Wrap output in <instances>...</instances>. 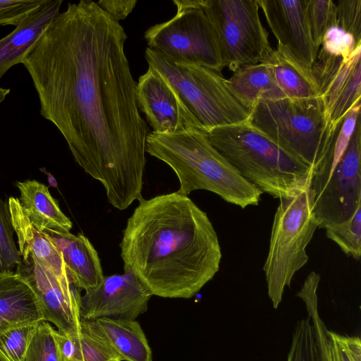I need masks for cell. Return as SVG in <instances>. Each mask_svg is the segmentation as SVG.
Here are the masks:
<instances>
[{"label": "cell", "instance_id": "34", "mask_svg": "<svg viewBox=\"0 0 361 361\" xmlns=\"http://www.w3.org/2000/svg\"><path fill=\"white\" fill-rule=\"evenodd\" d=\"M338 26L361 43V0L335 1Z\"/></svg>", "mask_w": 361, "mask_h": 361}, {"label": "cell", "instance_id": "16", "mask_svg": "<svg viewBox=\"0 0 361 361\" xmlns=\"http://www.w3.org/2000/svg\"><path fill=\"white\" fill-rule=\"evenodd\" d=\"M42 321L39 302L25 278L16 271H0V336Z\"/></svg>", "mask_w": 361, "mask_h": 361}, {"label": "cell", "instance_id": "18", "mask_svg": "<svg viewBox=\"0 0 361 361\" xmlns=\"http://www.w3.org/2000/svg\"><path fill=\"white\" fill-rule=\"evenodd\" d=\"M62 0H45L26 14L16 28L0 39V79L13 66L22 63L30 47L60 13Z\"/></svg>", "mask_w": 361, "mask_h": 361}, {"label": "cell", "instance_id": "27", "mask_svg": "<svg viewBox=\"0 0 361 361\" xmlns=\"http://www.w3.org/2000/svg\"><path fill=\"white\" fill-rule=\"evenodd\" d=\"M76 340L84 361H122L101 336L92 321L80 319Z\"/></svg>", "mask_w": 361, "mask_h": 361}, {"label": "cell", "instance_id": "38", "mask_svg": "<svg viewBox=\"0 0 361 361\" xmlns=\"http://www.w3.org/2000/svg\"><path fill=\"white\" fill-rule=\"evenodd\" d=\"M9 88H5L0 86V105L6 99V96L10 93Z\"/></svg>", "mask_w": 361, "mask_h": 361}, {"label": "cell", "instance_id": "17", "mask_svg": "<svg viewBox=\"0 0 361 361\" xmlns=\"http://www.w3.org/2000/svg\"><path fill=\"white\" fill-rule=\"evenodd\" d=\"M60 251L67 273L80 290L95 288L104 276L98 253L82 233L44 231Z\"/></svg>", "mask_w": 361, "mask_h": 361}, {"label": "cell", "instance_id": "36", "mask_svg": "<svg viewBox=\"0 0 361 361\" xmlns=\"http://www.w3.org/2000/svg\"><path fill=\"white\" fill-rule=\"evenodd\" d=\"M136 0H99V6L118 21L124 20L133 11L137 4Z\"/></svg>", "mask_w": 361, "mask_h": 361}, {"label": "cell", "instance_id": "9", "mask_svg": "<svg viewBox=\"0 0 361 361\" xmlns=\"http://www.w3.org/2000/svg\"><path fill=\"white\" fill-rule=\"evenodd\" d=\"M219 42L225 67L235 72L265 61L273 51L258 0H200Z\"/></svg>", "mask_w": 361, "mask_h": 361}, {"label": "cell", "instance_id": "22", "mask_svg": "<svg viewBox=\"0 0 361 361\" xmlns=\"http://www.w3.org/2000/svg\"><path fill=\"white\" fill-rule=\"evenodd\" d=\"M227 80L233 92L252 109L258 102L286 97L265 62L242 67Z\"/></svg>", "mask_w": 361, "mask_h": 361}, {"label": "cell", "instance_id": "11", "mask_svg": "<svg viewBox=\"0 0 361 361\" xmlns=\"http://www.w3.org/2000/svg\"><path fill=\"white\" fill-rule=\"evenodd\" d=\"M16 268L36 295L44 320L66 337L75 338L80 328V290L70 279L56 276L32 257L22 259Z\"/></svg>", "mask_w": 361, "mask_h": 361}, {"label": "cell", "instance_id": "30", "mask_svg": "<svg viewBox=\"0 0 361 361\" xmlns=\"http://www.w3.org/2000/svg\"><path fill=\"white\" fill-rule=\"evenodd\" d=\"M287 361H319L309 317L297 322Z\"/></svg>", "mask_w": 361, "mask_h": 361}, {"label": "cell", "instance_id": "24", "mask_svg": "<svg viewBox=\"0 0 361 361\" xmlns=\"http://www.w3.org/2000/svg\"><path fill=\"white\" fill-rule=\"evenodd\" d=\"M360 102L355 104L344 119L331 143L318 163L311 169L309 190L312 197L317 195L325 185L331 172L345 151L360 117Z\"/></svg>", "mask_w": 361, "mask_h": 361}, {"label": "cell", "instance_id": "13", "mask_svg": "<svg viewBox=\"0 0 361 361\" xmlns=\"http://www.w3.org/2000/svg\"><path fill=\"white\" fill-rule=\"evenodd\" d=\"M152 294L130 271L104 276L80 301V319H135L147 310Z\"/></svg>", "mask_w": 361, "mask_h": 361}, {"label": "cell", "instance_id": "33", "mask_svg": "<svg viewBox=\"0 0 361 361\" xmlns=\"http://www.w3.org/2000/svg\"><path fill=\"white\" fill-rule=\"evenodd\" d=\"M360 45L361 43L357 42L352 35L338 25H333L325 32L321 49L333 56L347 59Z\"/></svg>", "mask_w": 361, "mask_h": 361}, {"label": "cell", "instance_id": "35", "mask_svg": "<svg viewBox=\"0 0 361 361\" xmlns=\"http://www.w3.org/2000/svg\"><path fill=\"white\" fill-rule=\"evenodd\" d=\"M45 0L0 1V25L16 26L28 13L37 8Z\"/></svg>", "mask_w": 361, "mask_h": 361}, {"label": "cell", "instance_id": "20", "mask_svg": "<svg viewBox=\"0 0 361 361\" xmlns=\"http://www.w3.org/2000/svg\"><path fill=\"white\" fill-rule=\"evenodd\" d=\"M19 202L30 221L42 231L70 232L71 221L61 210L48 188L35 180L17 182Z\"/></svg>", "mask_w": 361, "mask_h": 361}, {"label": "cell", "instance_id": "19", "mask_svg": "<svg viewBox=\"0 0 361 361\" xmlns=\"http://www.w3.org/2000/svg\"><path fill=\"white\" fill-rule=\"evenodd\" d=\"M8 204L21 258L32 257L56 276L70 279L61 254L50 237L30 221L18 198L11 197Z\"/></svg>", "mask_w": 361, "mask_h": 361}, {"label": "cell", "instance_id": "14", "mask_svg": "<svg viewBox=\"0 0 361 361\" xmlns=\"http://www.w3.org/2000/svg\"><path fill=\"white\" fill-rule=\"evenodd\" d=\"M138 108L157 133L189 131L204 133L200 123L183 104L173 88L154 69L148 67L137 82Z\"/></svg>", "mask_w": 361, "mask_h": 361}, {"label": "cell", "instance_id": "7", "mask_svg": "<svg viewBox=\"0 0 361 361\" xmlns=\"http://www.w3.org/2000/svg\"><path fill=\"white\" fill-rule=\"evenodd\" d=\"M309 185L280 199L271 228L269 247L263 269L268 295L277 309L286 286L308 261L306 247L318 228L312 209Z\"/></svg>", "mask_w": 361, "mask_h": 361}, {"label": "cell", "instance_id": "32", "mask_svg": "<svg viewBox=\"0 0 361 361\" xmlns=\"http://www.w3.org/2000/svg\"><path fill=\"white\" fill-rule=\"evenodd\" d=\"M328 336L324 361H361L359 336L341 335L329 330Z\"/></svg>", "mask_w": 361, "mask_h": 361}, {"label": "cell", "instance_id": "28", "mask_svg": "<svg viewBox=\"0 0 361 361\" xmlns=\"http://www.w3.org/2000/svg\"><path fill=\"white\" fill-rule=\"evenodd\" d=\"M306 16L313 44L319 51L326 30L333 25H338L335 1L307 0Z\"/></svg>", "mask_w": 361, "mask_h": 361}, {"label": "cell", "instance_id": "25", "mask_svg": "<svg viewBox=\"0 0 361 361\" xmlns=\"http://www.w3.org/2000/svg\"><path fill=\"white\" fill-rule=\"evenodd\" d=\"M59 332L46 321L38 323L32 334L24 361H62Z\"/></svg>", "mask_w": 361, "mask_h": 361}, {"label": "cell", "instance_id": "39", "mask_svg": "<svg viewBox=\"0 0 361 361\" xmlns=\"http://www.w3.org/2000/svg\"><path fill=\"white\" fill-rule=\"evenodd\" d=\"M1 361V360H0Z\"/></svg>", "mask_w": 361, "mask_h": 361}, {"label": "cell", "instance_id": "15", "mask_svg": "<svg viewBox=\"0 0 361 361\" xmlns=\"http://www.w3.org/2000/svg\"><path fill=\"white\" fill-rule=\"evenodd\" d=\"M306 3L307 0H258L277 39V49L311 71L318 50L309 30Z\"/></svg>", "mask_w": 361, "mask_h": 361}, {"label": "cell", "instance_id": "31", "mask_svg": "<svg viewBox=\"0 0 361 361\" xmlns=\"http://www.w3.org/2000/svg\"><path fill=\"white\" fill-rule=\"evenodd\" d=\"M36 325L19 327L1 335L0 360L24 361Z\"/></svg>", "mask_w": 361, "mask_h": 361}, {"label": "cell", "instance_id": "8", "mask_svg": "<svg viewBox=\"0 0 361 361\" xmlns=\"http://www.w3.org/2000/svg\"><path fill=\"white\" fill-rule=\"evenodd\" d=\"M176 13L145 32L148 47L171 60L196 64L219 73L225 68L214 28L200 0H173Z\"/></svg>", "mask_w": 361, "mask_h": 361}, {"label": "cell", "instance_id": "2", "mask_svg": "<svg viewBox=\"0 0 361 361\" xmlns=\"http://www.w3.org/2000/svg\"><path fill=\"white\" fill-rule=\"evenodd\" d=\"M119 246L124 271L164 298L195 296L219 271L222 256L207 213L176 191L140 200Z\"/></svg>", "mask_w": 361, "mask_h": 361}, {"label": "cell", "instance_id": "37", "mask_svg": "<svg viewBox=\"0 0 361 361\" xmlns=\"http://www.w3.org/2000/svg\"><path fill=\"white\" fill-rule=\"evenodd\" d=\"M59 341L62 361H84L76 337L71 339L59 333Z\"/></svg>", "mask_w": 361, "mask_h": 361}, {"label": "cell", "instance_id": "5", "mask_svg": "<svg viewBox=\"0 0 361 361\" xmlns=\"http://www.w3.org/2000/svg\"><path fill=\"white\" fill-rule=\"evenodd\" d=\"M148 67L173 88L204 133L247 121L252 109L231 89L221 73L196 64L175 61L147 47Z\"/></svg>", "mask_w": 361, "mask_h": 361}, {"label": "cell", "instance_id": "4", "mask_svg": "<svg viewBox=\"0 0 361 361\" xmlns=\"http://www.w3.org/2000/svg\"><path fill=\"white\" fill-rule=\"evenodd\" d=\"M211 145L262 193L283 198L309 185L311 169L278 147L247 121L204 133Z\"/></svg>", "mask_w": 361, "mask_h": 361}, {"label": "cell", "instance_id": "26", "mask_svg": "<svg viewBox=\"0 0 361 361\" xmlns=\"http://www.w3.org/2000/svg\"><path fill=\"white\" fill-rule=\"evenodd\" d=\"M326 237L335 242L341 250L355 259L361 257V205L353 216L340 224L325 228Z\"/></svg>", "mask_w": 361, "mask_h": 361}, {"label": "cell", "instance_id": "3", "mask_svg": "<svg viewBox=\"0 0 361 361\" xmlns=\"http://www.w3.org/2000/svg\"><path fill=\"white\" fill-rule=\"evenodd\" d=\"M146 152L166 164L180 183L178 193L205 190L244 209L258 204L262 192L247 181L201 131L149 132Z\"/></svg>", "mask_w": 361, "mask_h": 361}, {"label": "cell", "instance_id": "21", "mask_svg": "<svg viewBox=\"0 0 361 361\" xmlns=\"http://www.w3.org/2000/svg\"><path fill=\"white\" fill-rule=\"evenodd\" d=\"M92 322L122 361H152L149 344L135 319L99 318Z\"/></svg>", "mask_w": 361, "mask_h": 361}, {"label": "cell", "instance_id": "10", "mask_svg": "<svg viewBox=\"0 0 361 361\" xmlns=\"http://www.w3.org/2000/svg\"><path fill=\"white\" fill-rule=\"evenodd\" d=\"M361 205V122L358 118L348 145L321 191L312 197L318 228L350 219Z\"/></svg>", "mask_w": 361, "mask_h": 361}, {"label": "cell", "instance_id": "23", "mask_svg": "<svg viewBox=\"0 0 361 361\" xmlns=\"http://www.w3.org/2000/svg\"><path fill=\"white\" fill-rule=\"evenodd\" d=\"M267 63L286 97L308 99L319 96L312 72L292 60L279 49H273Z\"/></svg>", "mask_w": 361, "mask_h": 361}, {"label": "cell", "instance_id": "12", "mask_svg": "<svg viewBox=\"0 0 361 361\" xmlns=\"http://www.w3.org/2000/svg\"><path fill=\"white\" fill-rule=\"evenodd\" d=\"M361 45L347 59L329 58L312 69L322 98L326 125L330 133L337 131L345 116L361 98Z\"/></svg>", "mask_w": 361, "mask_h": 361}, {"label": "cell", "instance_id": "29", "mask_svg": "<svg viewBox=\"0 0 361 361\" xmlns=\"http://www.w3.org/2000/svg\"><path fill=\"white\" fill-rule=\"evenodd\" d=\"M14 233L8 204L0 197V271H13L22 262Z\"/></svg>", "mask_w": 361, "mask_h": 361}, {"label": "cell", "instance_id": "6", "mask_svg": "<svg viewBox=\"0 0 361 361\" xmlns=\"http://www.w3.org/2000/svg\"><path fill=\"white\" fill-rule=\"evenodd\" d=\"M248 121L310 169L321 159L339 129L333 134L327 130L320 97H286L258 102L253 106Z\"/></svg>", "mask_w": 361, "mask_h": 361}, {"label": "cell", "instance_id": "1", "mask_svg": "<svg viewBox=\"0 0 361 361\" xmlns=\"http://www.w3.org/2000/svg\"><path fill=\"white\" fill-rule=\"evenodd\" d=\"M127 35L96 1L68 3L22 63L40 115L60 131L75 162L104 186L114 207L142 197L149 128L124 51Z\"/></svg>", "mask_w": 361, "mask_h": 361}]
</instances>
